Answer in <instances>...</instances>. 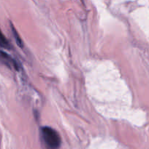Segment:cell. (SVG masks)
I'll list each match as a JSON object with an SVG mask.
<instances>
[{
	"mask_svg": "<svg viewBox=\"0 0 149 149\" xmlns=\"http://www.w3.org/2000/svg\"><path fill=\"white\" fill-rule=\"evenodd\" d=\"M44 141L49 148L57 149L61 145V138L58 132L50 127H43L41 130Z\"/></svg>",
	"mask_w": 149,
	"mask_h": 149,
	"instance_id": "cell-1",
	"label": "cell"
},
{
	"mask_svg": "<svg viewBox=\"0 0 149 149\" xmlns=\"http://www.w3.org/2000/svg\"><path fill=\"white\" fill-rule=\"evenodd\" d=\"M0 63L5 65L10 68H14L16 71H19V64L15 59H13L9 54L0 49Z\"/></svg>",
	"mask_w": 149,
	"mask_h": 149,
	"instance_id": "cell-2",
	"label": "cell"
},
{
	"mask_svg": "<svg viewBox=\"0 0 149 149\" xmlns=\"http://www.w3.org/2000/svg\"><path fill=\"white\" fill-rule=\"evenodd\" d=\"M0 47L7 49H11V45L8 42L7 38L4 36L1 29H0Z\"/></svg>",
	"mask_w": 149,
	"mask_h": 149,
	"instance_id": "cell-3",
	"label": "cell"
},
{
	"mask_svg": "<svg viewBox=\"0 0 149 149\" xmlns=\"http://www.w3.org/2000/svg\"><path fill=\"white\" fill-rule=\"evenodd\" d=\"M11 29H12V32H13V36H14L15 39V42L17 43L18 46L20 47H23V42H22L21 39H20V36H19L18 33L17 31L15 30V29L14 28V26L11 24Z\"/></svg>",
	"mask_w": 149,
	"mask_h": 149,
	"instance_id": "cell-4",
	"label": "cell"
}]
</instances>
